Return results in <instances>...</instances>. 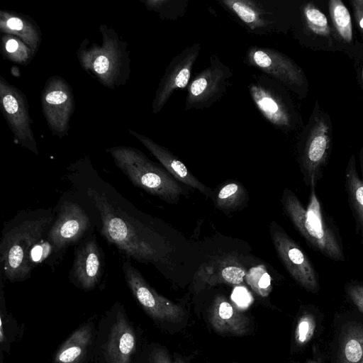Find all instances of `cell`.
<instances>
[{"label":"cell","instance_id":"cell-2","mask_svg":"<svg viewBox=\"0 0 363 363\" xmlns=\"http://www.w3.org/2000/svg\"><path fill=\"white\" fill-rule=\"evenodd\" d=\"M315 187L310 186L306 206L291 190L284 189L281 199L284 210L296 229L315 252L333 261L345 262L340 231L334 220L325 211Z\"/></svg>","mask_w":363,"mask_h":363},{"label":"cell","instance_id":"cell-10","mask_svg":"<svg viewBox=\"0 0 363 363\" xmlns=\"http://www.w3.org/2000/svg\"><path fill=\"white\" fill-rule=\"evenodd\" d=\"M43 113L52 133L65 137L69 130V121L74 111V99L67 82L60 76L50 77L41 94Z\"/></svg>","mask_w":363,"mask_h":363},{"label":"cell","instance_id":"cell-36","mask_svg":"<svg viewBox=\"0 0 363 363\" xmlns=\"http://www.w3.org/2000/svg\"><path fill=\"white\" fill-rule=\"evenodd\" d=\"M306 363H321V362H320V361H319L318 359H311Z\"/></svg>","mask_w":363,"mask_h":363},{"label":"cell","instance_id":"cell-3","mask_svg":"<svg viewBox=\"0 0 363 363\" xmlns=\"http://www.w3.org/2000/svg\"><path fill=\"white\" fill-rule=\"evenodd\" d=\"M101 44L90 43L85 38L77 50V57L84 70L101 84L115 89L123 86L130 74V58L127 43L116 30L106 24L99 26Z\"/></svg>","mask_w":363,"mask_h":363},{"label":"cell","instance_id":"cell-7","mask_svg":"<svg viewBox=\"0 0 363 363\" xmlns=\"http://www.w3.org/2000/svg\"><path fill=\"white\" fill-rule=\"evenodd\" d=\"M91 226L89 215L79 203L68 200L61 202L47 235L52 258L62 255L68 247L83 238Z\"/></svg>","mask_w":363,"mask_h":363},{"label":"cell","instance_id":"cell-34","mask_svg":"<svg viewBox=\"0 0 363 363\" xmlns=\"http://www.w3.org/2000/svg\"><path fill=\"white\" fill-rule=\"evenodd\" d=\"M151 363H183L177 359L172 362L167 353L162 349H155L151 354Z\"/></svg>","mask_w":363,"mask_h":363},{"label":"cell","instance_id":"cell-26","mask_svg":"<svg viewBox=\"0 0 363 363\" xmlns=\"http://www.w3.org/2000/svg\"><path fill=\"white\" fill-rule=\"evenodd\" d=\"M146 9L157 13L164 20H177L186 13L189 1L186 0H140Z\"/></svg>","mask_w":363,"mask_h":363},{"label":"cell","instance_id":"cell-18","mask_svg":"<svg viewBox=\"0 0 363 363\" xmlns=\"http://www.w3.org/2000/svg\"><path fill=\"white\" fill-rule=\"evenodd\" d=\"M128 132L135 137L155 157L174 179L199 190L207 196L211 195V189L195 177L186 165L168 149L135 130L128 129Z\"/></svg>","mask_w":363,"mask_h":363},{"label":"cell","instance_id":"cell-12","mask_svg":"<svg viewBox=\"0 0 363 363\" xmlns=\"http://www.w3.org/2000/svg\"><path fill=\"white\" fill-rule=\"evenodd\" d=\"M123 272L132 294L152 318L169 322L182 319L183 309L152 288L129 259L123 262Z\"/></svg>","mask_w":363,"mask_h":363},{"label":"cell","instance_id":"cell-11","mask_svg":"<svg viewBox=\"0 0 363 363\" xmlns=\"http://www.w3.org/2000/svg\"><path fill=\"white\" fill-rule=\"evenodd\" d=\"M330 151L329 125L318 118L311 128L299 150V164L306 186H317L323 178Z\"/></svg>","mask_w":363,"mask_h":363},{"label":"cell","instance_id":"cell-32","mask_svg":"<svg viewBox=\"0 0 363 363\" xmlns=\"http://www.w3.org/2000/svg\"><path fill=\"white\" fill-rule=\"evenodd\" d=\"M345 291L350 301L363 313V281H347L345 285Z\"/></svg>","mask_w":363,"mask_h":363},{"label":"cell","instance_id":"cell-28","mask_svg":"<svg viewBox=\"0 0 363 363\" xmlns=\"http://www.w3.org/2000/svg\"><path fill=\"white\" fill-rule=\"evenodd\" d=\"M246 197L242 186L238 182H229L218 191L215 204L220 209H231L241 205Z\"/></svg>","mask_w":363,"mask_h":363},{"label":"cell","instance_id":"cell-30","mask_svg":"<svg viewBox=\"0 0 363 363\" xmlns=\"http://www.w3.org/2000/svg\"><path fill=\"white\" fill-rule=\"evenodd\" d=\"M308 27L315 34L326 36L330 34V27L325 15L313 4H306L303 9Z\"/></svg>","mask_w":363,"mask_h":363},{"label":"cell","instance_id":"cell-14","mask_svg":"<svg viewBox=\"0 0 363 363\" xmlns=\"http://www.w3.org/2000/svg\"><path fill=\"white\" fill-rule=\"evenodd\" d=\"M218 2L252 33L269 35L280 30V16L272 0H220Z\"/></svg>","mask_w":363,"mask_h":363},{"label":"cell","instance_id":"cell-21","mask_svg":"<svg viewBox=\"0 0 363 363\" xmlns=\"http://www.w3.org/2000/svg\"><path fill=\"white\" fill-rule=\"evenodd\" d=\"M209 320L213 328L220 333L244 335L249 329L247 317L222 295L215 298L210 310Z\"/></svg>","mask_w":363,"mask_h":363},{"label":"cell","instance_id":"cell-4","mask_svg":"<svg viewBox=\"0 0 363 363\" xmlns=\"http://www.w3.org/2000/svg\"><path fill=\"white\" fill-rule=\"evenodd\" d=\"M106 151L135 186L169 203H175L183 193L181 186L167 170L152 162L138 149L116 146Z\"/></svg>","mask_w":363,"mask_h":363},{"label":"cell","instance_id":"cell-27","mask_svg":"<svg viewBox=\"0 0 363 363\" xmlns=\"http://www.w3.org/2000/svg\"><path fill=\"white\" fill-rule=\"evenodd\" d=\"M329 9L333 24L342 40L349 43L352 40V26L350 11L340 0H330Z\"/></svg>","mask_w":363,"mask_h":363},{"label":"cell","instance_id":"cell-31","mask_svg":"<svg viewBox=\"0 0 363 363\" xmlns=\"http://www.w3.org/2000/svg\"><path fill=\"white\" fill-rule=\"evenodd\" d=\"M245 278L248 284L258 295L264 297L271 291L270 277L263 267L252 269Z\"/></svg>","mask_w":363,"mask_h":363},{"label":"cell","instance_id":"cell-25","mask_svg":"<svg viewBox=\"0 0 363 363\" xmlns=\"http://www.w3.org/2000/svg\"><path fill=\"white\" fill-rule=\"evenodd\" d=\"M1 53L4 59L21 65H26L34 57L35 52L18 37L3 34Z\"/></svg>","mask_w":363,"mask_h":363},{"label":"cell","instance_id":"cell-24","mask_svg":"<svg viewBox=\"0 0 363 363\" xmlns=\"http://www.w3.org/2000/svg\"><path fill=\"white\" fill-rule=\"evenodd\" d=\"M93 330L89 325L74 331L59 348L54 363H81L91 345Z\"/></svg>","mask_w":363,"mask_h":363},{"label":"cell","instance_id":"cell-33","mask_svg":"<svg viewBox=\"0 0 363 363\" xmlns=\"http://www.w3.org/2000/svg\"><path fill=\"white\" fill-rule=\"evenodd\" d=\"M232 299L240 308H247L253 301V298L249 291L244 287L234 289Z\"/></svg>","mask_w":363,"mask_h":363},{"label":"cell","instance_id":"cell-16","mask_svg":"<svg viewBox=\"0 0 363 363\" xmlns=\"http://www.w3.org/2000/svg\"><path fill=\"white\" fill-rule=\"evenodd\" d=\"M103 272L104 259L101 248L96 237L92 235L77 248L70 275L79 287L91 290L99 282Z\"/></svg>","mask_w":363,"mask_h":363},{"label":"cell","instance_id":"cell-5","mask_svg":"<svg viewBox=\"0 0 363 363\" xmlns=\"http://www.w3.org/2000/svg\"><path fill=\"white\" fill-rule=\"evenodd\" d=\"M232 77L230 68L217 55H212L209 66L188 85L185 110L210 108L223 96Z\"/></svg>","mask_w":363,"mask_h":363},{"label":"cell","instance_id":"cell-17","mask_svg":"<svg viewBox=\"0 0 363 363\" xmlns=\"http://www.w3.org/2000/svg\"><path fill=\"white\" fill-rule=\"evenodd\" d=\"M247 274L246 269L234 253L213 257L200 265L196 276L203 284L238 285Z\"/></svg>","mask_w":363,"mask_h":363},{"label":"cell","instance_id":"cell-6","mask_svg":"<svg viewBox=\"0 0 363 363\" xmlns=\"http://www.w3.org/2000/svg\"><path fill=\"white\" fill-rule=\"evenodd\" d=\"M271 236L280 260L294 281L308 291L317 294L319 276L304 251L276 223L271 225Z\"/></svg>","mask_w":363,"mask_h":363},{"label":"cell","instance_id":"cell-13","mask_svg":"<svg viewBox=\"0 0 363 363\" xmlns=\"http://www.w3.org/2000/svg\"><path fill=\"white\" fill-rule=\"evenodd\" d=\"M246 63L294 91L305 83L301 68L282 52L266 47L252 46L246 53Z\"/></svg>","mask_w":363,"mask_h":363},{"label":"cell","instance_id":"cell-15","mask_svg":"<svg viewBox=\"0 0 363 363\" xmlns=\"http://www.w3.org/2000/svg\"><path fill=\"white\" fill-rule=\"evenodd\" d=\"M200 51V44L194 43L171 60L156 90L152 104V114L162 109L175 90L188 86L193 66Z\"/></svg>","mask_w":363,"mask_h":363},{"label":"cell","instance_id":"cell-20","mask_svg":"<svg viewBox=\"0 0 363 363\" xmlns=\"http://www.w3.org/2000/svg\"><path fill=\"white\" fill-rule=\"evenodd\" d=\"M359 174L352 155L345 172V187L348 203L355 222V231L363 245V149L359 153Z\"/></svg>","mask_w":363,"mask_h":363},{"label":"cell","instance_id":"cell-35","mask_svg":"<svg viewBox=\"0 0 363 363\" xmlns=\"http://www.w3.org/2000/svg\"><path fill=\"white\" fill-rule=\"evenodd\" d=\"M352 3L354 8L356 20L363 31V1H353Z\"/></svg>","mask_w":363,"mask_h":363},{"label":"cell","instance_id":"cell-29","mask_svg":"<svg viewBox=\"0 0 363 363\" xmlns=\"http://www.w3.org/2000/svg\"><path fill=\"white\" fill-rule=\"evenodd\" d=\"M318 319L315 314L304 311L299 317L295 328L294 340L297 346L303 347L311 340L317 330Z\"/></svg>","mask_w":363,"mask_h":363},{"label":"cell","instance_id":"cell-37","mask_svg":"<svg viewBox=\"0 0 363 363\" xmlns=\"http://www.w3.org/2000/svg\"><path fill=\"white\" fill-rule=\"evenodd\" d=\"M362 77H363V72H362Z\"/></svg>","mask_w":363,"mask_h":363},{"label":"cell","instance_id":"cell-9","mask_svg":"<svg viewBox=\"0 0 363 363\" xmlns=\"http://www.w3.org/2000/svg\"><path fill=\"white\" fill-rule=\"evenodd\" d=\"M281 84L267 75H260L249 86L250 96L262 115L281 130L291 128L293 115Z\"/></svg>","mask_w":363,"mask_h":363},{"label":"cell","instance_id":"cell-1","mask_svg":"<svg viewBox=\"0 0 363 363\" xmlns=\"http://www.w3.org/2000/svg\"><path fill=\"white\" fill-rule=\"evenodd\" d=\"M55 218L52 211L39 210L23 213L5 225L0 243V272L5 279L23 281L38 264L52 258L47 235Z\"/></svg>","mask_w":363,"mask_h":363},{"label":"cell","instance_id":"cell-23","mask_svg":"<svg viewBox=\"0 0 363 363\" xmlns=\"http://www.w3.org/2000/svg\"><path fill=\"white\" fill-rule=\"evenodd\" d=\"M337 340L336 363H363V323H344Z\"/></svg>","mask_w":363,"mask_h":363},{"label":"cell","instance_id":"cell-22","mask_svg":"<svg viewBox=\"0 0 363 363\" xmlns=\"http://www.w3.org/2000/svg\"><path fill=\"white\" fill-rule=\"evenodd\" d=\"M0 30L18 37L35 53L42 40L40 28L29 16L7 10L0 11Z\"/></svg>","mask_w":363,"mask_h":363},{"label":"cell","instance_id":"cell-8","mask_svg":"<svg viewBox=\"0 0 363 363\" xmlns=\"http://www.w3.org/2000/svg\"><path fill=\"white\" fill-rule=\"evenodd\" d=\"M0 106L15 140L35 155L38 154L33 133L28 104L24 94L0 77Z\"/></svg>","mask_w":363,"mask_h":363},{"label":"cell","instance_id":"cell-19","mask_svg":"<svg viewBox=\"0 0 363 363\" xmlns=\"http://www.w3.org/2000/svg\"><path fill=\"white\" fill-rule=\"evenodd\" d=\"M136 338L124 314L120 313L111 325L105 345L107 363H130Z\"/></svg>","mask_w":363,"mask_h":363}]
</instances>
